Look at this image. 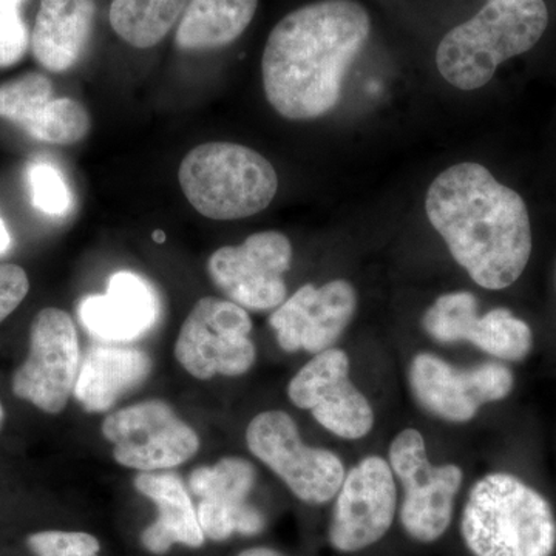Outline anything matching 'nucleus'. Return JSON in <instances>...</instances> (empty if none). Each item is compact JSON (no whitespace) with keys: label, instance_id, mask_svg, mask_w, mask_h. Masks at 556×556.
Returning <instances> with one entry per match:
<instances>
[{"label":"nucleus","instance_id":"nucleus-1","mask_svg":"<svg viewBox=\"0 0 556 556\" xmlns=\"http://www.w3.org/2000/svg\"><path fill=\"white\" fill-rule=\"evenodd\" d=\"M369 33L368 11L354 0H320L278 22L262 60L263 87L278 115L303 121L331 112Z\"/></svg>","mask_w":556,"mask_h":556},{"label":"nucleus","instance_id":"nucleus-2","mask_svg":"<svg viewBox=\"0 0 556 556\" xmlns=\"http://www.w3.org/2000/svg\"><path fill=\"white\" fill-rule=\"evenodd\" d=\"M426 211L452 257L479 287L500 291L525 273L532 254L525 200L481 164L442 172L428 189Z\"/></svg>","mask_w":556,"mask_h":556},{"label":"nucleus","instance_id":"nucleus-25","mask_svg":"<svg viewBox=\"0 0 556 556\" xmlns=\"http://www.w3.org/2000/svg\"><path fill=\"white\" fill-rule=\"evenodd\" d=\"M53 100V86L46 75L27 73L0 84V118L24 127Z\"/></svg>","mask_w":556,"mask_h":556},{"label":"nucleus","instance_id":"nucleus-5","mask_svg":"<svg viewBox=\"0 0 556 556\" xmlns=\"http://www.w3.org/2000/svg\"><path fill=\"white\" fill-rule=\"evenodd\" d=\"M178 179L190 206L218 222L265 211L278 189L273 164L233 142H206L190 150L179 164Z\"/></svg>","mask_w":556,"mask_h":556},{"label":"nucleus","instance_id":"nucleus-8","mask_svg":"<svg viewBox=\"0 0 556 556\" xmlns=\"http://www.w3.org/2000/svg\"><path fill=\"white\" fill-rule=\"evenodd\" d=\"M251 332L247 309L230 300L203 298L179 329L175 357L193 378H237L247 375L257 361Z\"/></svg>","mask_w":556,"mask_h":556},{"label":"nucleus","instance_id":"nucleus-3","mask_svg":"<svg viewBox=\"0 0 556 556\" xmlns=\"http://www.w3.org/2000/svg\"><path fill=\"white\" fill-rule=\"evenodd\" d=\"M460 535L473 556H552L556 519L546 497L533 486L495 471L471 486Z\"/></svg>","mask_w":556,"mask_h":556},{"label":"nucleus","instance_id":"nucleus-30","mask_svg":"<svg viewBox=\"0 0 556 556\" xmlns=\"http://www.w3.org/2000/svg\"><path fill=\"white\" fill-rule=\"evenodd\" d=\"M239 556H287L269 547H252L241 552Z\"/></svg>","mask_w":556,"mask_h":556},{"label":"nucleus","instance_id":"nucleus-15","mask_svg":"<svg viewBox=\"0 0 556 556\" xmlns=\"http://www.w3.org/2000/svg\"><path fill=\"white\" fill-rule=\"evenodd\" d=\"M479 303L468 291L442 294L422 317V328L438 343L468 342L500 361L519 362L533 348L532 328L506 308L478 314Z\"/></svg>","mask_w":556,"mask_h":556},{"label":"nucleus","instance_id":"nucleus-14","mask_svg":"<svg viewBox=\"0 0 556 556\" xmlns=\"http://www.w3.org/2000/svg\"><path fill=\"white\" fill-rule=\"evenodd\" d=\"M397 490L388 460L365 456L346 471L336 495L329 525V544L354 554L379 543L396 517Z\"/></svg>","mask_w":556,"mask_h":556},{"label":"nucleus","instance_id":"nucleus-7","mask_svg":"<svg viewBox=\"0 0 556 556\" xmlns=\"http://www.w3.org/2000/svg\"><path fill=\"white\" fill-rule=\"evenodd\" d=\"M247 444L303 503L321 506L338 495L346 473L343 460L331 450L306 445L288 413L269 409L255 416Z\"/></svg>","mask_w":556,"mask_h":556},{"label":"nucleus","instance_id":"nucleus-19","mask_svg":"<svg viewBox=\"0 0 556 556\" xmlns=\"http://www.w3.org/2000/svg\"><path fill=\"white\" fill-rule=\"evenodd\" d=\"M94 13V0H40L31 35L36 61L53 73L72 68L89 42Z\"/></svg>","mask_w":556,"mask_h":556},{"label":"nucleus","instance_id":"nucleus-28","mask_svg":"<svg viewBox=\"0 0 556 556\" xmlns=\"http://www.w3.org/2000/svg\"><path fill=\"white\" fill-rule=\"evenodd\" d=\"M28 547L36 556H100L101 544L86 532L33 533L27 540Z\"/></svg>","mask_w":556,"mask_h":556},{"label":"nucleus","instance_id":"nucleus-21","mask_svg":"<svg viewBox=\"0 0 556 556\" xmlns=\"http://www.w3.org/2000/svg\"><path fill=\"white\" fill-rule=\"evenodd\" d=\"M257 481L255 467L243 457H223L214 466L199 467L189 478V486L200 503L218 508L236 519L237 533L254 536L265 529L262 511L248 503Z\"/></svg>","mask_w":556,"mask_h":556},{"label":"nucleus","instance_id":"nucleus-26","mask_svg":"<svg viewBox=\"0 0 556 556\" xmlns=\"http://www.w3.org/2000/svg\"><path fill=\"white\" fill-rule=\"evenodd\" d=\"M33 204L40 212L53 217H62L72 211L73 199L64 175L53 164L39 161L28 170Z\"/></svg>","mask_w":556,"mask_h":556},{"label":"nucleus","instance_id":"nucleus-20","mask_svg":"<svg viewBox=\"0 0 556 556\" xmlns=\"http://www.w3.org/2000/svg\"><path fill=\"white\" fill-rule=\"evenodd\" d=\"M135 489L152 500L159 508V519L141 536L149 552L164 555L174 544L203 546L204 533L197 518V508L177 475L141 471L135 478Z\"/></svg>","mask_w":556,"mask_h":556},{"label":"nucleus","instance_id":"nucleus-13","mask_svg":"<svg viewBox=\"0 0 556 556\" xmlns=\"http://www.w3.org/2000/svg\"><path fill=\"white\" fill-rule=\"evenodd\" d=\"M345 351L329 348L299 369L288 386L295 407L311 412L318 426L345 441H358L371 433L375 409L350 376Z\"/></svg>","mask_w":556,"mask_h":556},{"label":"nucleus","instance_id":"nucleus-12","mask_svg":"<svg viewBox=\"0 0 556 556\" xmlns=\"http://www.w3.org/2000/svg\"><path fill=\"white\" fill-rule=\"evenodd\" d=\"M292 244L277 230L252 233L239 247L219 248L207 262V274L223 294L247 311L277 309L287 299L285 276Z\"/></svg>","mask_w":556,"mask_h":556},{"label":"nucleus","instance_id":"nucleus-10","mask_svg":"<svg viewBox=\"0 0 556 556\" xmlns=\"http://www.w3.org/2000/svg\"><path fill=\"white\" fill-rule=\"evenodd\" d=\"M101 430L113 444L116 463L139 471L170 470L200 450L195 430L159 399L112 413Z\"/></svg>","mask_w":556,"mask_h":556},{"label":"nucleus","instance_id":"nucleus-9","mask_svg":"<svg viewBox=\"0 0 556 556\" xmlns=\"http://www.w3.org/2000/svg\"><path fill=\"white\" fill-rule=\"evenodd\" d=\"M408 386L430 415L444 422L467 424L484 405L510 396L515 378L500 362L457 368L438 354L419 353L409 362Z\"/></svg>","mask_w":556,"mask_h":556},{"label":"nucleus","instance_id":"nucleus-4","mask_svg":"<svg viewBox=\"0 0 556 556\" xmlns=\"http://www.w3.org/2000/svg\"><path fill=\"white\" fill-rule=\"evenodd\" d=\"M547 24L543 0H489L477 16L441 40L439 73L456 89H481L504 61L533 49Z\"/></svg>","mask_w":556,"mask_h":556},{"label":"nucleus","instance_id":"nucleus-6","mask_svg":"<svg viewBox=\"0 0 556 556\" xmlns=\"http://www.w3.org/2000/svg\"><path fill=\"white\" fill-rule=\"evenodd\" d=\"M388 464L404 490L399 517L407 535L424 544L444 536L464 482L463 468L456 464H431L426 438L416 428H405L394 437Z\"/></svg>","mask_w":556,"mask_h":556},{"label":"nucleus","instance_id":"nucleus-29","mask_svg":"<svg viewBox=\"0 0 556 556\" xmlns=\"http://www.w3.org/2000/svg\"><path fill=\"white\" fill-rule=\"evenodd\" d=\"M30 291L27 273L17 265H0V321L16 311Z\"/></svg>","mask_w":556,"mask_h":556},{"label":"nucleus","instance_id":"nucleus-24","mask_svg":"<svg viewBox=\"0 0 556 556\" xmlns=\"http://www.w3.org/2000/svg\"><path fill=\"white\" fill-rule=\"evenodd\" d=\"M22 129L30 137L50 144H76L89 134L90 116L79 101L53 98Z\"/></svg>","mask_w":556,"mask_h":556},{"label":"nucleus","instance_id":"nucleus-31","mask_svg":"<svg viewBox=\"0 0 556 556\" xmlns=\"http://www.w3.org/2000/svg\"><path fill=\"white\" fill-rule=\"evenodd\" d=\"M11 244V237L9 229H7L5 223L0 218V255L5 254L9 251Z\"/></svg>","mask_w":556,"mask_h":556},{"label":"nucleus","instance_id":"nucleus-23","mask_svg":"<svg viewBox=\"0 0 556 556\" xmlns=\"http://www.w3.org/2000/svg\"><path fill=\"white\" fill-rule=\"evenodd\" d=\"M189 0H112L113 31L135 49H152L181 20Z\"/></svg>","mask_w":556,"mask_h":556},{"label":"nucleus","instance_id":"nucleus-22","mask_svg":"<svg viewBox=\"0 0 556 556\" xmlns=\"http://www.w3.org/2000/svg\"><path fill=\"white\" fill-rule=\"evenodd\" d=\"M257 7L258 0H189L175 42L182 51L229 46L247 31Z\"/></svg>","mask_w":556,"mask_h":556},{"label":"nucleus","instance_id":"nucleus-18","mask_svg":"<svg viewBox=\"0 0 556 556\" xmlns=\"http://www.w3.org/2000/svg\"><path fill=\"white\" fill-rule=\"evenodd\" d=\"M150 371L152 361L144 351L94 345L80 362L73 394L86 412H109L121 397L141 386Z\"/></svg>","mask_w":556,"mask_h":556},{"label":"nucleus","instance_id":"nucleus-16","mask_svg":"<svg viewBox=\"0 0 556 556\" xmlns=\"http://www.w3.org/2000/svg\"><path fill=\"white\" fill-rule=\"evenodd\" d=\"M356 288L348 280L305 285L269 318L277 342L287 353L316 354L336 345L357 311Z\"/></svg>","mask_w":556,"mask_h":556},{"label":"nucleus","instance_id":"nucleus-32","mask_svg":"<svg viewBox=\"0 0 556 556\" xmlns=\"http://www.w3.org/2000/svg\"><path fill=\"white\" fill-rule=\"evenodd\" d=\"M3 420H5V413H3L2 404H0V430H2Z\"/></svg>","mask_w":556,"mask_h":556},{"label":"nucleus","instance_id":"nucleus-27","mask_svg":"<svg viewBox=\"0 0 556 556\" xmlns=\"http://www.w3.org/2000/svg\"><path fill=\"white\" fill-rule=\"evenodd\" d=\"M25 0H0V68L11 67L24 58L30 36L21 14Z\"/></svg>","mask_w":556,"mask_h":556},{"label":"nucleus","instance_id":"nucleus-11","mask_svg":"<svg viewBox=\"0 0 556 556\" xmlns=\"http://www.w3.org/2000/svg\"><path fill=\"white\" fill-rule=\"evenodd\" d=\"M80 367L78 332L65 311L43 308L31 324L30 353L14 372L13 393L49 415L67 407Z\"/></svg>","mask_w":556,"mask_h":556},{"label":"nucleus","instance_id":"nucleus-17","mask_svg":"<svg viewBox=\"0 0 556 556\" xmlns=\"http://www.w3.org/2000/svg\"><path fill=\"white\" fill-rule=\"evenodd\" d=\"M161 313L155 289L138 274H113L104 294L80 302L79 318L94 338L105 342H134L155 327Z\"/></svg>","mask_w":556,"mask_h":556}]
</instances>
